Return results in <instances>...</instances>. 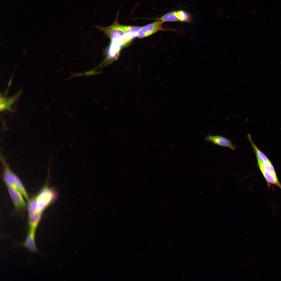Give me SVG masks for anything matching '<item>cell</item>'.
<instances>
[{
  "label": "cell",
  "instance_id": "obj_1",
  "mask_svg": "<svg viewBox=\"0 0 281 281\" xmlns=\"http://www.w3.org/2000/svg\"><path fill=\"white\" fill-rule=\"evenodd\" d=\"M56 193L52 189L44 187L36 197L39 211L42 212L55 199Z\"/></svg>",
  "mask_w": 281,
  "mask_h": 281
},
{
  "label": "cell",
  "instance_id": "obj_2",
  "mask_svg": "<svg viewBox=\"0 0 281 281\" xmlns=\"http://www.w3.org/2000/svg\"><path fill=\"white\" fill-rule=\"evenodd\" d=\"M119 12L117 13L115 19L110 25L107 27L94 26L98 30L103 31L111 40L121 37L125 34L123 25L120 24L118 21Z\"/></svg>",
  "mask_w": 281,
  "mask_h": 281
},
{
  "label": "cell",
  "instance_id": "obj_3",
  "mask_svg": "<svg viewBox=\"0 0 281 281\" xmlns=\"http://www.w3.org/2000/svg\"><path fill=\"white\" fill-rule=\"evenodd\" d=\"M163 22L156 21L141 27L137 37L141 38L148 36L159 31L163 30L162 25Z\"/></svg>",
  "mask_w": 281,
  "mask_h": 281
},
{
  "label": "cell",
  "instance_id": "obj_4",
  "mask_svg": "<svg viewBox=\"0 0 281 281\" xmlns=\"http://www.w3.org/2000/svg\"><path fill=\"white\" fill-rule=\"evenodd\" d=\"M0 158L3 168V177L5 182L7 186L18 190L14 173L11 170L2 154L1 155Z\"/></svg>",
  "mask_w": 281,
  "mask_h": 281
},
{
  "label": "cell",
  "instance_id": "obj_5",
  "mask_svg": "<svg viewBox=\"0 0 281 281\" xmlns=\"http://www.w3.org/2000/svg\"><path fill=\"white\" fill-rule=\"evenodd\" d=\"M205 139L206 141L211 142L220 146L228 147L233 150H235L236 148L231 141L221 135L213 136L210 134L206 136Z\"/></svg>",
  "mask_w": 281,
  "mask_h": 281
},
{
  "label": "cell",
  "instance_id": "obj_6",
  "mask_svg": "<svg viewBox=\"0 0 281 281\" xmlns=\"http://www.w3.org/2000/svg\"><path fill=\"white\" fill-rule=\"evenodd\" d=\"M7 187L15 208L18 210L24 208L25 203L21 193L18 190L12 187L8 186Z\"/></svg>",
  "mask_w": 281,
  "mask_h": 281
},
{
  "label": "cell",
  "instance_id": "obj_7",
  "mask_svg": "<svg viewBox=\"0 0 281 281\" xmlns=\"http://www.w3.org/2000/svg\"><path fill=\"white\" fill-rule=\"evenodd\" d=\"M125 34L122 36L124 46L129 43L136 37L141 27L123 25Z\"/></svg>",
  "mask_w": 281,
  "mask_h": 281
},
{
  "label": "cell",
  "instance_id": "obj_8",
  "mask_svg": "<svg viewBox=\"0 0 281 281\" xmlns=\"http://www.w3.org/2000/svg\"><path fill=\"white\" fill-rule=\"evenodd\" d=\"M36 229L29 228L28 233L24 241L20 245L26 248L31 252L39 253L35 244Z\"/></svg>",
  "mask_w": 281,
  "mask_h": 281
},
{
  "label": "cell",
  "instance_id": "obj_9",
  "mask_svg": "<svg viewBox=\"0 0 281 281\" xmlns=\"http://www.w3.org/2000/svg\"><path fill=\"white\" fill-rule=\"evenodd\" d=\"M247 138L255 153L257 161L263 163L271 162L267 157L256 145L252 139L250 134L248 135Z\"/></svg>",
  "mask_w": 281,
  "mask_h": 281
},
{
  "label": "cell",
  "instance_id": "obj_10",
  "mask_svg": "<svg viewBox=\"0 0 281 281\" xmlns=\"http://www.w3.org/2000/svg\"><path fill=\"white\" fill-rule=\"evenodd\" d=\"M42 212L38 211L33 215L29 217V228L36 229L41 218Z\"/></svg>",
  "mask_w": 281,
  "mask_h": 281
},
{
  "label": "cell",
  "instance_id": "obj_11",
  "mask_svg": "<svg viewBox=\"0 0 281 281\" xmlns=\"http://www.w3.org/2000/svg\"><path fill=\"white\" fill-rule=\"evenodd\" d=\"M156 21L164 22H174L179 21L175 11L169 12L162 16L157 18Z\"/></svg>",
  "mask_w": 281,
  "mask_h": 281
},
{
  "label": "cell",
  "instance_id": "obj_12",
  "mask_svg": "<svg viewBox=\"0 0 281 281\" xmlns=\"http://www.w3.org/2000/svg\"><path fill=\"white\" fill-rule=\"evenodd\" d=\"M28 206V210L29 217L37 213L39 211L36 198L29 200Z\"/></svg>",
  "mask_w": 281,
  "mask_h": 281
},
{
  "label": "cell",
  "instance_id": "obj_13",
  "mask_svg": "<svg viewBox=\"0 0 281 281\" xmlns=\"http://www.w3.org/2000/svg\"><path fill=\"white\" fill-rule=\"evenodd\" d=\"M14 176L18 190L23 195L26 200L28 201L29 200L28 195L22 183L17 176L14 173Z\"/></svg>",
  "mask_w": 281,
  "mask_h": 281
},
{
  "label": "cell",
  "instance_id": "obj_14",
  "mask_svg": "<svg viewBox=\"0 0 281 281\" xmlns=\"http://www.w3.org/2000/svg\"><path fill=\"white\" fill-rule=\"evenodd\" d=\"M259 169H263L275 175H276L275 170L271 162L263 163L257 161Z\"/></svg>",
  "mask_w": 281,
  "mask_h": 281
},
{
  "label": "cell",
  "instance_id": "obj_15",
  "mask_svg": "<svg viewBox=\"0 0 281 281\" xmlns=\"http://www.w3.org/2000/svg\"><path fill=\"white\" fill-rule=\"evenodd\" d=\"M175 12L179 21L182 22H188L190 21V16L188 13L185 11L180 10Z\"/></svg>",
  "mask_w": 281,
  "mask_h": 281
}]
</instances>
